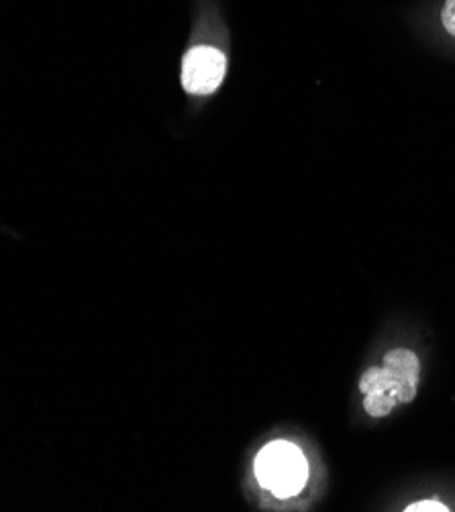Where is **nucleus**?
<instances>
[{
	"label": "nucleus",
	"mask_w": 455,
	"mask_h": 512,
	"mask_svg": "<svg viewBox=\"0 0 455 512\" xmlns=\"http://www.w3.org/2000/svg\"><path fill=\"white\" fill-rule=\"evenodd\" d=\"M229 23L221 0H192L180 84L190 98L213 96L229 72Z\"/></svg>",
	"instance_id": "1"
},
{
	"label": "nucleus",
	"mask_w": 455,
	"mask_h": 512,
	"mask_svg": "<svg viewBox=\"0 0 455 512\" xmlns=\"http://www.w3.org/2000/svg\"><path fill=\"white\" fill-rule=\"evenodd\" d=\"M380 368H368L360 378L364 408L372 419H386L398 404L415 400L421 382L419 355L407 347H394Z\"/></svg>",
	"instance_id": "2"
},
{
	"label": "nucleus",
	"mask_w": 455,
	"mask_h": 512,
	"mask_svg": "<svg viewBox=\"0 0 455 512\" xmlns=\"http://www.w3.org/2000/svg\"><path fill=\"white\" fill-rule=\"evenodd\" d=\"M258 482L278 498L302 492L309 482V462L302 449L290 441H272L256 457Z\"/></svg>",
	"instance_id": "3"
},
{
	"label": "nucleus",
	"mask_w": 455,
	"mask_h": 512,
	"mask_svg": "<svg viewBox=\"0 0 455 512\" xmlns=\"http://www.w3.org/2000/svg\"><path fill=\"white\" fill-rule=\"evenodd\" d=\"M407 19L421 35L455 47V0H423Z\"/></svg>",
	"instance_id": "4"
},
{
	"label": "nucleus",
	"mask_w": 455,
	"mask_h": 512,
	"mask_svg": "<svg viewBox=\"0 0 455 512\" xmlns=\"http://www.w3.org/2000/svg\"><path fill=\"white\" fill-rule=\"evenodd\" d=\"M404 510H407V512H449V506L439 502V500H435V498H429V500L413 502Z\"/></svg>",
	"instance_id": "5"
}]
</instances>
